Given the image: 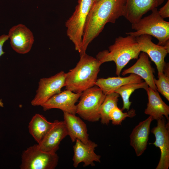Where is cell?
<instances>
[{
  "instance_id": "cell-1",
  "label": "cell",
  "mask_w": 169,
  "mask_h": 169,
  "mask_svg": "<svg viewBox=\"0 0 169 169\" xmlns=\"http://www.w3.org/2000/svg\"><path fill=\"white\" fill-rule=\"evenodd\" d=\"M126 1L99 0L93 4L84 25L80 56L86 53L89 44L102 31L107 23H115L123 16Z\"/></svg>"
},
{
  "instance_id": "cell-2",
  "label": "cell",
  "mask_w": 169,
  "mask_h": 169,
  "mask_svg": "<svg viewBox=\"0 0 169 169\" xmlns=\"http://www.w3.org/2000/svg\"><path fill=\"white\" fill-rule=\"evenodd\" d=\"M102 64L96 58L86 53L80 56L76 66L66 73L65 89L82 93L95 85Z\"/></svg>"
},
{
  "instance_id": "cell-3",
  "label": "cell",
  "mask_w": 169,
  "mask_h": 169,
  "mask_svg": "<svg viewBox=\"0 0 169 169\" xmlns=\"http://www.w3.org/2000/svg\"><path fill=\"white\" fill-rule=\"evenodd\" d=\"M141 52L136 38L127 35L116 38L113 44L109 47V50L100 52L96 58L102 64L114 61L116 66L115 74L119 76L122 69L131 60L137 59Z\"/></svg>"
},
{
  "instance_id": "cell-4",
  "label": "cell",
  "mask_w": 169,
  "mask_h": 169,
  "mask_svg": "<svg viewBox=\"0 0 169 169\" xmlns=\"http://www.w3.org/2000/svg\"><path fill=\"white\" fill-rule=\"evenodd\" d=\"M151 11L149 15L131 24L132 28L135 31L126 33L135 37L143 34L152 36L158 40V45L164 46L169 40V22L160 16L157 8Z\"/></svg>"
},
{
  "instance_id": "cell-5",
  "label": "cell",
  "mask_w": 169,
  "mask_h": 169,
  "mask_svg": "<svg viewBox=\"0 0 169 169\" xmlns=\"http://www.w3.org/2000/svg\"><path fill=\"white\" fill-rule=\"evenodd\" d=\"M94 3V0H79L71 16L65 22L66 34L80 54L86 20Z\"/></svg>"
},
{
  "instance_id": "cell-6",
  "label": "cell",
  "mask_w": 169,
  "mask_h": 169,
  "mask_svg": "<svg viewBox=\"0 0 169 169\" xmlns=\"http://www.w3.org/2000/svg\"><path fill=\"white\" fill-rule=\"evenodd\" d=\"M105 96L96 85L84 91L76 105V113L85 120L92 122L98 121L100 118V108Z\"/></svg>"
},
{
  "instance_id": "cell-7",
  "label": "cell",
  "mask_w": 169,
  "mask_h": 169,
  "mask_svg": "<svg viewBox=\"0 0 169 169\" xmlns=\"http://www.w3.org/2000/svg\"><path fill=\"white\" fill-rule=\"evenodd\" d=\"M59 156L56 153L40 150L38 144L28 148L22 152L21 169H54L57 165Z\"/></svg>"
},
{
  "instance_id": "cell-8",
  "label": "cell",
  "mask_w": 169,
  "mask_h": 169,
  "mask_svg": "<svg viewBox=\"0 0 169 169\" xmlns=\"http://www.w3.org/2000/svg\"><path fill=\"white\" fill-rule=\"evenodd\" d=\"M66 76V73L61 71L49 78L40 79L31 105L41 106L52 96L60 93L62 88L65 86Z\"/></svg>"
},
{
  "instance_id": "cell-9",
  "label": "cell",
  "mask_w": 169,
  "mask_h": 169,
  "mask_svg": "<svg viewBox=\"0 0 169 169\" xmlns=\"http://www.w3.org/2000/svg\"><path fill=\"white\" fill-rule=\"evenodd\" d=\"M157 125L151 130L155 137L152 143L159 147L160 158L156 169H168L169 167V122L164 117L158 119Z\"/></svg>"
},
{
  "instance_id": "cell-10",
  "label": "cell",
  "mask_w": 169,
  "mask_h": 169,
  "mask_svg": "<svg viewBox=\"0 0 169 169\" xmlns=\"http://www.w3.org/2000/svg\"><path fill=\"white\" fill-rule=\"evenodd\" d=\"M141 52L146 53L156 64L158 73L163 72L166 64L165 58L169 52V47L156 44L152 41V37L143 34L135 37Z\"/></svg>"
},
{
  "instance_id": "cell-11",
  "label": "cell",
  "mask_w": 169,
  "mask_h": 169,
  "mask_svg": "<svg viewBox=\"0 0 169 169\" xmlns=\"http://www.w3.org/2000/svg\"><path fill=\"white\" fill-rule=\"evenodd\" d=\"M8 35L11 46L16 52L23 54L30 50L34 41V36L25 25L19 24L13 26Z\"/></svg>"
},
{
  "instance_id": "cell-12",
  "label": "cell",
  "mask_w": 169,
  "mask_h": 169,
  "mask_svg": "<svg viewBox=\"0 0 169 169\" xmlns=\"http://www.w3.org/2000/svg\"><path fill=\"white\" fill-rule=\"evenodd\" d=\"M81 94L82 93H75L66 90L53 95L41 106L44 111L56 108L61 110L63 112L75 115V103Z\"/></svg>"
},
{
  "instance_id": "cell-13",
  "label": "cell",
  "mask_w": 169,
  "mask_h": 169,
  "mask_svg": "<svg viewBox=\"0 0 169 169\" xmlns=\"http://www.w3.org/2000/svg\"><path fill=\"white\" fill-rule=\"evenodd\" d=\"M64 112V122L67 129L68 135L73 142L77 139L84 144L94 148L97 145L89 138L86 125L79 117L74 114Z\"/></svg>"
},
{
  "instance_id": "cell-14",
  "label": "cell",
  "mask_w": 169,
  "mask_h": 169,
  "mask_svg": "<svg viewBox=\"0 0 169 169\" xmlns=\"http://www.w3.org/2000/svg\"><path fill=\"white\" fill-rule=\"evenodd\" d=\"M164 0H126L123 16L131 24L142 18L150 11L157 8Z\"/></svg>"
},
{
  "instance_id": "cell-15",
  "label": "cell",
  "mask_w": 169,
  "mask_h": 169,
  "mask_svg": "<svg viewBox=\"0 0 169 169\" xmlns=\"http://www.w3.org/2000/svg\"><path fill=\"white\" fill-rule=\"evenodd\" d=\"M55 123L38 145L39 148L44 151L54 153L59 148L61 141L68 135L63 121L55 120Z\"/></svg>"
},
{
  "instance_id": "cell-16",
  "label": "cell",
  "mask_w": 169,
  "mask_h": 169,
  "mask_svg": "<svg viewBox=\"0 0 169 169\" xmlns=\"http://www.w3.org/2000/svg\"><path fill=\"white\" fill-rule=\"evenodd\" d=\"M154 69L152 67L149 56L142 52L140 54L139 58L136 63L127 69L124 70L121 74L123 76L129 74L138 75L144 79L149 87L154 90H157L154 83Z\"/></svg>"
},
{
  "instance_id": "cell-17",
  "label": "cell",
  "mask_w": 169,
  "mask_h": 169,
  "mask_svg": "<svg viewBox=\"0 0 169 169\" xmlns=\"http://www.w3.org/2000/svg\"><path fill=\"white\" fill-rule=\"evenodd\" d=\"M153 120L152 116H149L136 126L130 135V145L137 156H141L146 149L150 125Z\"/></svg>"
},
{
  "instance_id": "cell-18",
  "label": "cell",
  "mask_w": 169,
  "mask_h": 169,
  "mask_svg": "<svg viewBox=\"0 0 169 169\" xmlns=\"http://www.w3.org/2000/svg\"><path fill=\"white\" fill-rule=\"evenodd\" d=\"M146 91L148 102L145 113L151 116L153 120L161 118L165 116L168 120L169 106L162 100L157 90L148 87Z\"/></svg>"
},
{
  "instance_id": "cell-19",
  "label": "cell",
  "mask_w": 169,
  "mask_h": 169,
  "mask_svg": "<svg viewBox=\"0 0 169 169\" xmlns=\"http://www.w3.org/2000/svg\"><path fill=\"white\" fill-rule=\"evenodd\" d=\"M73 147L74 155L72 160L74 167H77L81 162L84 163V167L95 166L94 161L100 162L101 156L95 152V148L84 144L77 139Z\"/></svg>"
},
{
  "instance_id": "cell-20",
  "label": "cell",
  "mask_w": 169,
  "mask_h": 169,
  "mask_svg": "<svg viewBox=\"0 0 169 169\" xmlns=\"http://www.w3.org/2000/svg\"><path fill=\"white\" fill-rule=\"evenodd\" d=\"M143 81L142 78L137 75L131 74L126 77H109L107 78H100L95 82L96 85L107 95L113 92L120 87L130 83H138Z\"/></svg>"
},
{
  "instance_id": "cell-21",
  "label": "cell",
  "mask_w": 169,
  "mask_h": 169,
  "mask_svg": "<svg viewBox=\"0 0 169 169\" xmlns=\"http://www.w3.org/2000/svg\"><path fill=\"white\" fill-rule=\"evenodd\" d=\"M55 123V120L53 122H49L43 115L36 114L29 123V131L38 144H39Z\"/></svg>"
},
{
  "instance_id": "cell-22",
  "label": "cell",
  "mask_w": 169,
  "mask_h": 169,
  "mask_svg": "<svg viewBox=\"0 0 169 169\" xmlns=\"http://www.w3.org/2000/svg\"><path fill=\"white\" fill-rule=\"evenodd\" d=\"M149 86L145 82L142 81L138 83H132L124 85L115 91L119 95L122 99L123 105L121 110H122L126 109L128 111L131 104L129 100V98L131 94L136 90L143 89L146 91Z\"/></svg>"
},
{
  "instance_id": "cell-23",
  "label": "cell",
  "mask_w": 169,
  "mask_h": 169,
  "mask_svg": "<svg viewBox=\"0 0 169 169\" xmlns=\"http://www.w3.org/2000/svg\"><path fill=\"white\" fill-rule=\"evenodd\" d=\"M119 96V95L115 92L106 95L99 110L101 122L102 124L107 125L109 123L110 113L117 106Z\"/></svg>"
},
{
  "instance_id": "cell-24",
  "label": "cell",
  "mask_w": 169,
  "mask_h": 169,
  "mask_svg": "<svg viewBox=\"0 0 169 169\" xmlns=\"http://www.w3.org/2000/svg\"><path fill=\"white\" fill-rule=\"evenodd\" d=\"M157 79L154 78V82L157 90L169 101V64L166 63L163 72L158 73Z\"/></svg>"
},
{
  "instance_id": "cell-25",
  "label": "cell",
  "mask_w": 169,
  "mask_h": 169,
  "mask_svg": "<svg viewBox=\"0 0 169 169\" xmlns=\"http://www.w3.org/2000/svg\"><path fill=\"white\" fill-rule=\"evenodd\" d=\"M118 106L114 108L110 115V120L114 125H121L122 121L127 117L133 118L136 115V110L132 109L127 112L124 113Z\"/></svg>"
},
{
  "instance_id": "cell-26",
  "label": "cell",
  "mask_w": 169,
  "mask_h": 169,
  "mask_svg": "<svg viewBox=\"0 0 169 169\" xmlns=\"http://www.w3.org/2000/svg\"><path fill=\"white\" fill-rule=\"evenodd\" d=\"M158 12L163 18L169 17V0H167L166 4L158 10Z\"/></svg>"
},
{
  "instance_id": "cell-27",
  "label": "cell",
  "mask_w": 169,
  "mask_h": 169,
  "mask_svg": "<svg viewBox=\"0 0 169 169\" xmlns=\"http://www.w3.org/2000/svg\"><path fill=\"white\" fill-rule=\"evenodd\" d=\"M8 38V35L3 34L0 36V57L5 53L3 50V46L5 42Z\"/></svg>"
},
{
  "instance_id": "cell-28",
  "label": "cell",
  "mask_w": 169,
  "mask_h": 169,
  "mask_svg": "<svg viewBox=\"0 0 169 169\" xmlns=\"http://www.w3.org/2000/svg\"><path fill=\"white\" fill-rule=\"evenodd\" d=\"M99 0H94V3H96V2L98 1Z\"/></svg>"
}]
</instances>
